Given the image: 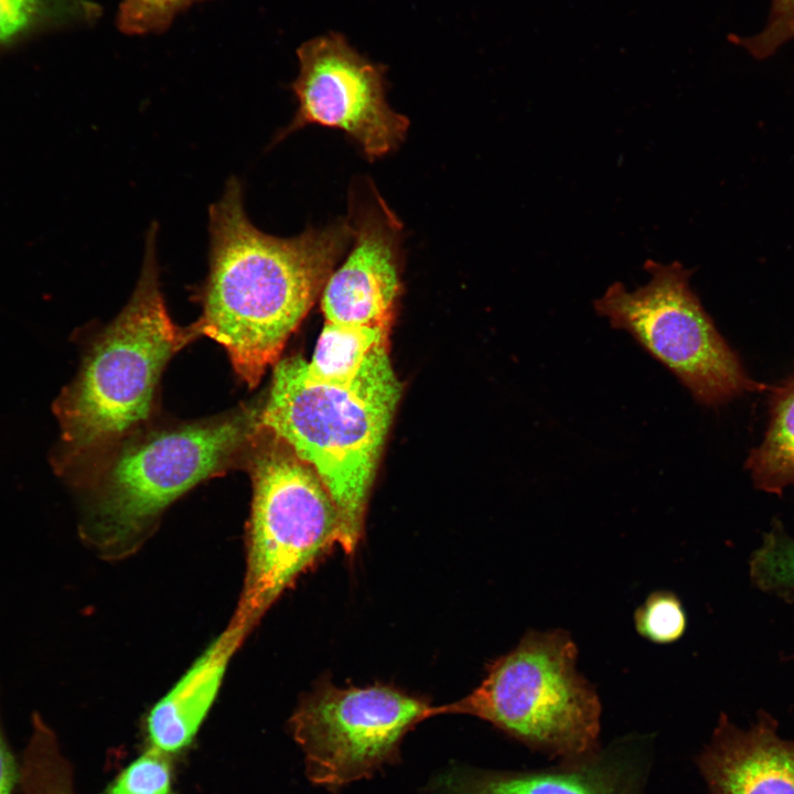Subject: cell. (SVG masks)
<instances>
[{
  "label": "cell",
  "mask_w": 794,
  "mask_h": 794,
  "mask_svg": "<svg viewBox=\"0 0 794 794\" xmlns=\"http://www.w3.org/2000/svg\"><path fill=\"white\" fill-rule=\"evenodd\" d=\"M173 757L147 747L103 794H173Z\"/></svg>",
  "instance_id": "obj_20"
},
{
  "label": "cell",
  "mask_w": 794,
  "mask_h": 794,
  "mask_svg": "<svg viewBox=\"0 0 794 794\" xmlns=\"http://www.w3.org/2000/svg\"><path fill=\"white\" fill-rule=\"evenodd\" d=\"M353 239L321 292L325 321L389 329L401 290L404 227L372 181L352 186Z\"/></svg>",
  "instance_id": "obj_10"
},
{
  "label": "cell",
  "mask_w": 794,
  "mask_h": 794,
  "mask_svg": "<svg viewBox=\"0 0 794 794\" xmlns=\"http://www.w3.org/2000/svg\"><path fill=\"white\" fill-rule=\"evenodd\" d=\"M387 342L377 345L346 385L312 379L296 355L276 363L260 428L283 440L320 475L341 516L340 547L354 554L377 462L401 387Z\"/></svg>",
  "instance_id": "obj_2"
},
{
  "label": "cell",
  "mask_w": 794,
  "mask_h": 794,
  "mask_svg": "<svg viewBox=\"0 0 794 794\" xmlns=\"http://www.w3.org/2000/svg\"><path fill=\"white\" fill-rule=\"evenodd\" d=\"M697 765L708 794H794V740L763 710L747 728L721 713Z\"/></svg>",
  "instance_id": "obj_11"
},
{
  "label": "cell",
  "mask_w": 794,
  "mask_h": 794,
  "mask_svg": "<svg viewBox=\"0 0 794 794\" xmlns=\"http://www.w3.org/2000/svg\"><path fill=\"white\" fill-rule=\"evenodd\" d=\"M578 647L562 629L527 631L508 653L487 665L468 696L430 715L482 719L530 749L578 762L597 755L601 702L577 669Z\"/></svg>",
  "instance_id": "obj_4"
},
{
  "label": "cell",
  "mask_w": 794,
  "mask_h": 794,
  "mask_svg": "<svg viewBox=\"0 0 794 794\" xmlns=\"http://www.w3.org/2000/svg\"><path fill=\"white\" fill-rule=\"evenodd\" d=\"M650 279L627 290L612 283L593 302L612 328L627 332L706 406H719L765 387L753 380L717 330L680 262H644Z\"/></svg>",
  "instance_id": "obj_7"
},
{
  "label": "cell",
  "mask_w": 794,
  "mask_h": 794,
  "mask_svg": "<svg viewBox=\"0 0 794 794\" xmlns=\"http://www.w3.org/2000/svg\"><path fill=\"white\" fill-rule=\"evenodd\" d=\"M20 783V762L15 761L0 726V794H13Z\"/></svg>",
  "instance_id": "obj_23"
},
{
  "label": "cell",
  "mask_w": 794,
  "mask_h": 794,
  "mask_svg": "<svg viewBox=\"0 0 794 794\" xmlns=\"http://www.w3.org/2000/svg\"><path fill=\"white\" fill-rule=\"evenodd\" d=\"M249 630L228 627L193 663L183 677L149 711L148 747L171 757L187 748L216 698L226 667Z\"/></svg>",
  "instance_id": "obj_13"
},
{
  "label": "cell",
  "mask_w": 794,
  "mask_h": 794,
  "mask_svg": "<svg viewBox=\"0 0 794 794\" xmlns=\"http://www.w3.org/2000/svg\"><path fill=\"white\" fill-rule=\"evenodd\" d=\"M203 0H122L117 25L126 34H147L167 29L178 13Z\"/></svg>",
  "instance_id": "obj_21"
},
{
  "label": "cell",
  "mask_w": 794,
  "mask_h": 794,
  "mask_svg": "<svg viewBox=\"0 0 794 794\" xmlns=\"http://www.w3.org/2000/svg\"><path fill=\"white\" fill-rule=\"evenodd\" d=\"M210 237L203 313L192 328L221 344L254 388L321 294L353 229L346 218L290 238L265 234L248 219L232 178L210 208Z\"/></svg>",
  "instance_id": "obj_1"
},
{
  "label": "cell",
  "mask_w": 794,
  "mask_h": 794,
  "mask_svg": "<svg viewBox=\"0 0 794 794\" xmlns=\"http://www.w3.org/2000/svg\"><path fill=\"white\" fill-rule=\"evenodd\" d=\"M745 466L768 493L780 495L794 485V373L773 389L768 430Z\"/></svg>",
  "instance_id": "obj_14"
},
{
  "label": "cell",
  "mask_w": 794,
  "mask_h": 794,
  "mask_svg": "<svg viewBox=\"0 0 794 794\" xmlns=\"http://www.w3.org/2000/svg\"><path fill=\"white\" fill-rule=\"evenodd\" d=\"M299 75L292 83L298 108L276 141L305 126L343 131L369 160L396 150L409 119L386 101L384 71L340 35L315 37L298 50Z\"/></svg>",
  "instance_id": "obj_9"
},
{
  "label": "cell",
  "mask_w": 794,
  "mask_h": 794,
  "mask_svg": "<svg viewBox=\"0 0 794 794\" xmlns=\"http://www.w3.org/2000/svg\"><path fill=\"white\" fill-rule=\"evenodd\" d=\"M19 788L21 794H77L72 763L56 733L36 712L20 761Z\"/></svg>",
  "instance_id": "obj_17"
},
{
  "label": "cell",
  "mask_w": 794,
  "mask_h": 794,
  "mask_svg": "<svg viewBox=\"0 0 794 794\" xmlns=\"http://www.w3.org/2000/svg\"><path fill=\"white\" fill-rule=\"evenodd\" d=\"M635 769L600 752L538 771L450 768L431 780L425 794H639Z\"/></svg>",
  "instance_id": "obj_12"
},
{
  "label": "cell",
  "mask_w": 794,
  "mask_h": 794,
  "mask_svg": "<svg viewBox=\"0 0 794 794\" xmlns=\"http://www.w3.org/2000/svg\"><path fill=\"white\" fill-rule=\"evenodd\" d=\"M750 577L763 591H794V537L779 524L764 535L752 554Z\"/></svg>",
  "instance_id": "obj_18"
},
{
  "label": "cell",
  "mask_w": 794,
  "mask_h": 794,
  "mask_svg": "<svg viewBox=\"0 0 794 794\" xmlns=\"http://www.w3.org/2000/svg\"><path fill=\"white\" fill-rule=\"evenodd\" d=\"M270 434L250 461L247 569L233 618L247 629L342 539L339 509L320 475Z\"/></svg>",
  "instance_id": "obj_6"
},
{
  "label": "cell",
  "mask_w": 794,
  "mask_h": 794,
  "mask_svg": "<svg viewBox=\"0 0 794 794\" xmlns=\"http://www.w3.org/2000/svg\"><path fill=\"white\" fill-rule=\"evenodd\" d=\"M639 635L655 644H672L686 632L687 614L682 600L669 590L651 592L634 612Z\"/></svg>",
  "instance_id": "obj_19"
},
{
  "label": "cell",
  "mask_w": 794,
  "mask_h": 794,
  "mask_svg": "<svg viewBox=\"0 0 794 794\" xmlns=\"http://www.w3.org/2000/svg\"><path fill=\"white\" fill-rule=\"evenodd\" d=\"M99 13L89 0H0V52L36 35L89 23Z\"/></svg>",
  "instance_id": "obj_16"
},
{
  "label": "cell",
  "mask_w": 794,
  "mask_h": 794,
  "mask_svg": "<svg viewBox=\"0 0 794 794\" xmlns=\"http://www.w3.org/2000/svg\"><path fill=\"white\" fill-rule=\"evenodd\" d=\"M258 428L259 415L244 411L128 444L98 483L83 539L106 557L132 551L168 505L218 473Z\"/></svg>",
  "instance_id": "obj_5"
},
{
  "label": "cell",
  "mask_w": 794,
  "mask_h": 794,
  "mask_svg": "<svg viewBox=\"0 0 794 794\" xmlns=\"http://www.w3.org/2000/svg\"><path fill=\"white\" fill-rule=\"evenodd\" d=\"M794 39V0H772L765 26L755 35L731 41L743 46L757 58H765Z\"/></svg>",
  "instance_id": "obj_22"
},
{
  "label": "cell",
  "mask_w": 794,
  "mask_h": 794,
  "mask_svg": "<svg viewBox=\"0 0 794 794\" xmlns=\"http://www.w3.org/2000/svg\"><path fill=\"white\" fill-rule=\"evenodd\" d=\"M153 224L131 299L97 337L56 408L72 459L117 442L147 420L169 360L195 335L171 320L159 285Z\"/></svg>",
  "instance_id": "obj_3"
},
{
  "label": "cell",
  "mask_w": 794,
  "mask_h": 794,
  "mask_svg": "<svg viewBox=\"0 0 794 794\" xmlns=\"http://www.w3.org/2000/svg\"><path fill=\"white\" fill-rule=\"evenodd\" d=\"M388 329L356 326L325 321L313 356L307 362L309 376L321 383L350 384L368 354L387 342Z\"/></svg>",
  "instance_id": "obj_15"
},
{
  "label": "cell",
  "mask_w": 794,
  "mask_h": 794,
  "mask_svg": "<svg viewBox=\"0 0 794 794\" xmlns=\"http://www.w3.org/2000/svg\"><path fill=\"white\" fill-rule=\"evenodd\" d=\"M431 708L387 685L337 687L321 680L301 699L289 727L309 781L335 790L395 762L403 738L431 717Z\"/></svg>",
  "instance_id": "obj_8"
}]
</instances>
